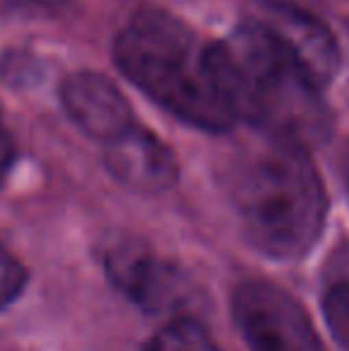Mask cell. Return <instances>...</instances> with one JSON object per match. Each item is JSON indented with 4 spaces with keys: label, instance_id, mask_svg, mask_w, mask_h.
<instances>
[{
    "label": "cell",
    "instance_id": "14",
    "mask_svg": "<svg viewBox=\"0 0 349 351\" xmlns=\"http://www.w3.org/2000/svg\"><path fill=\"white\" fill-rule=\"evenodd\" d=\"M340 172H342V182H345V189L349 196V143L347 148L342 151V160H340Z\"/></svg>",
    "mask_w": 349,
    "mask_h": 351
},
{
    "label": "cell",
    "instance_id": "6",
    "mask_svg": "<svg viewBox=\"0 0 349 351\" xmlns=\"http://www.w3.org/2000/svg\"><path fill=\"white\" fill-rule=\"evenodd\" d=\"M258 22L278 34L280 41L292 51V56L321 88L340 70L342 56L335 36L306 10L287 3H265Z\"/></svg>",
    "mask_w": 349,
    "mask_h": 351
},
{
    "label": "cell",
    "instance_id": "8",
    "mask_svg": "<svg viewBox=\"0 0 349 351\" xmlns=\"http://www.w3.org/2000/svg\"><path fill=\"white\" fill-rule=\"evenodd\" d=\"M108 146V167L122 182L141 194H160L180 177L175 153L149 130L132 125Z\"/></svg>",
    "mask_w": 349,
    "mask_h": 351
},
{
    "label": "cell",
    "instance_id": "12",
    "mask_svg": "<svg viewBox=\"0 0 349 351\" xmlns=\"http://www.w3.org/2000/svg\"><path fill=\"white\" fill-rule=\"evenodd\" d=\"M60 0H0L3 14H36L53 10Z\"/></svg>",
    "mask_w": 349,
    "mask_h": 351
},
{
    "label": "cell",
    "instance_id": "13",
    "mask_svg": "<svg viewBox=\"0 0 349 351\" xmlns=\"http://www.w3.org/2000/svg\"><path fill=\"white\" fill-rule=\"evenodd\" d=\"M12 162H14V143L10 139L8 130L3 127V122H0V182L8 177Z\"/></svg>",
    "mask_w": 349,
    "mask_h": 351
},
{
    "label": "cell",
    "instance_id": "5",
    "mask_svg": "<svg viewBox=\"0 0 349 351\" xmlns=\"http://www.w3.org/2000/svg\"><path fill=\"white\" fill-rule=\"evenodd\" d=\"M106 270L117 289L146 311H173L186 304V280L175 263L139 241H117L106 254Z\"/></svg>",
    "mask_w": 349,
    "mask_h": 351
},
{
    "label": "cell",
    "instance_id": "7",
    "mask_svg": "<svg viewBox=\"0 0 349 351\" xmlns=\"http://www.w3.org/2000/svg\"><path fill=\"white\" fill-rule=\"evenodd\" d=\"M62 106L77 127L84 134L101 143H110L112 139L127 132L132 120V108L122 91L96 72H75L62 84Z\"/></svg>",
    "mask_w": 349,
    "mask_h": 351
},
{
    "label": "cell",
    "instance_id": "4",
    "mask_svg": "<svg viewBox=\"0 0 349 351\" xmlns=\"http://www.w3.org/2000/svg\"><path fill=\"white\" fill-rule=\"evenodd\" d=\"M232 311L254 351H328L304 306L273 282L239 285Z\"/></svg>",
    "mask_w": 349,
    "mask_h": 351
},
{
    "label": "cell",
    "instance_id": "10",
    "mask_svg": "<svg viewBox=\"0 0 349 351\" xmlns=\"http://www.w3.org/2000/svg\"><path fill=\"white\" fill-rule=\"evenodd\" d=\"M144 351H220V347L201 323L175 318L146 342Z\"/></svg>",
    "mask_w": 349,
    "mask_h": 351
},
{
    "label": "cell",
    "instance_id": "9",
    "mask_svg": "<svg viewBox=\"0 0 349 351\" xmlns=\"http://www.w3.org/2000/svg\"><path fill=\"white\" fill-rule=\"evenodd\" d=\"M323 311L335 339L349 351V244L337 246L323 268Z\"/></svg>",
    "mask_w": 349,
    "mask_h": 351
},
{
    "label": "cell",
    "instance_id": "1",
    "mask_svg": "<svg viewBox=\"0 0 349 351\" xmlns=\"http://www.w3.org/2000/svg\"><path fill=\"white\" fill-rule=\"evenodd\" d=\"M218 86L234 117L270 139L309 148L330 132L321 86L263 22H249L210 46Z\"/></svg>",
    "mask_w": 349,
    "mask_h": 351
},
{
    "label": "cell",
    "instance_id": "3",
    "mask_svg": "<svg viewBox=\"0 0 349 351\" xmlns=\"http://www.w3.org/2000/svg\"><path fill=\"white\" fill-rule=\"evenodd\" d=\"M120 72L177 120L206 132H225L237 122L204 46L180 19L160 10H141L115 41Z\"/></svg>",
    "mask_w": 349,
    "mask_h": 351
},
{
    "label": "cell",
    "instance_id": "2",
    "mask_svg": "<svg viewBox=\"0 0 349 351\" xmlns=\"http://www.w3.org/2000/svg\"><path fill=\"white\" fill-rule=\"evenodd\" d=\"M230 201L247 239L278 261H299L326 225V189L306 148L270 139L239 158Z\"/></svg>",
    "mask_w": 349,
    "mask_h": 351
},
{
    "label": "cell",
    "instance_id": "11",
    "mask_svg": "<svg viewBox=\"0 0 349 351\" xmlns=\"http://www.w3.org/2000/svg\"><path fill=\"white\" fill-rule=\"evenodd\" d=\"M27 285V270L14 254L0 244V311L10 306Z\"/></svg>",
    "mask_w": 349,
    "mask_h": 351
}]
</instances>
